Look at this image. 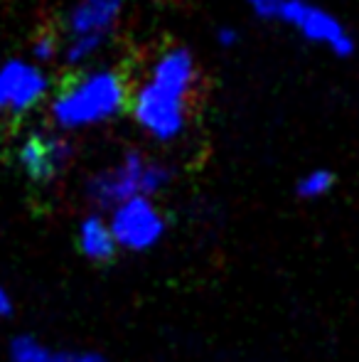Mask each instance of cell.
<instances>
[{
  "mask_svg": "<svg viewBox=\"0 0 359 362\" xmlns=\"http://www.w3.org/2000/svg\"><path fill=\"white\" fill-rule=\"evenodd\" d=\"M59 49V35L57 30H49V28H42L37 33V37H35L32 42V52L35 57L39 59V62H49V59L57 54Z\"/></svg>",
  "mask_w": 359,
  "mask_h": 362,
  "instance_id": "13",
  "label": "cell"
},
{
  "mask_svg": "<svg viewBox=\"0 0 359 362\" xmlns=\"http://www.w3.org/2000/svg\"><path fill=\"white\" fill-rule=\"evenodd\" d=\"M278 20L296 30L305 42L325 47L340 59L352 57L357 49L355 37L345 28V23L312 0H283Z\"/></svg>",
  "mask_w": 359,
  "mask_h": 362,
  "instance_id": "4",
  "label": "cell"
},
{
  "mask_svg": "<svg viewBox=\"0 0 359 362\" xmlns=\"http://www.w3.org/2000/svg\"><path fill=\"white\" fill-rule=\"evenodd\" d=\"M173 177L165 163L150 160L140 151H128L123 160L114 168L96 173L87 182V197L101 210H114L116 205L130 200V197H153L163 190Z\"/></svg>",
  "mask_w": 359,
  "mask_h": 362,
  "instance_id": "2",
  "label": "cell"
},
{
  "mask_svg": "<svg viewBox=\"0 0 359 362\" xmlns=\"http://www.w3.org/2000/svg\"><path fill=\"white\" fill-rule=\"evenodd\" d=\"M10 362H104V358L84 350H52L30 335H20L10 343Z\"/></svg>",
  "mask_w": 359,
  "mask_h": 362,
  "instance_id": "10",
  "label": "cell"
},
{
  "mask_svg": "<svg viewBox=\"0 0 359 362\" xmlns=\"http://www.w3.org/2000/svg\"><path fill=\"white\" fill-rule=\"evenodd\" d=\"M246 3H249L251 13H254L256 18L273 23V20H278V13H281L283 0H246Z\"/></svg>",
  "mask_w": 359,
  "mask_h": 362,
  "instance_id": "14",
  "label": "cell"
},
{
  "mask_svg": "<svg viewBox=\"0 0 359 362\" xmlns=\"http://www.w3.org/2000/svg\"><path fill=\"white\" fill-rule=\"evenodd\" d=\"M128 101L126 79L114 69H96L69 81L52 101V119L59 129H84L121 114Z\"/></svg>",
  "mask_w": 359,
  "mask_h": 362,
  "instance_id": "1",
  "label": "cell"
},
{
  "mask_svg": "<svg viewBox=\"0 0 359 362\" xmlns=\"http://www.w3.org/2000/svg\"><path fill=\"white\" fill-rule=\"evenodd\" d=\"M74 151L72 144L62 136L54 134H32L25 139V144L18 151L20 168L30 180L47 185V182L57 180L69 165Z\"/></svg>",
  "mask_w": 359,
  "mask_h": 362,
  "instance_id": "7",
  "label": "cell"
},
{
  "mask_svg": "<svg viewBox=\"0 0 359 362\" xmlns=\"http://www.w3.org/2000/svg\"><path fill=\"white\" fill-rule=\"evenodd\" d=\"M133 116L140 129L155 141H173L185 131L190 101L145 79L133 96Z\"/></svg>",
  "mask_w": 359,
  "mask_h": 362,
  "instance_id": "5",
  "label": "cell"
},
{
  "mask_svg": "<svg viewBox=\"0 0 359 362\" xmlns=\"http://www.w3.org/2000/svg\"><path fill=\"white\" fill-rule=\"evenodd\" d=\"M13 296H10V291L0 284V318H8V315H13Z\"/></svg>",
  "mask_w": 359,
  "mask_h": 362,
  "instance_id": "15",
  "label": "cell"
},
{
  "mask_svg": "<svg viewBox=\"0 0 359 362\" xmlns=\"http://www.w3.org/2000/svg\"><path fill=\"white\" fill-rule=\"evenodd\" d=\"M109 227L114 232L118 249L145 252L163 239L168 222H165L163 212L158 210V205H153L150 197L138 195L111 210Z\"/></svg>",
  "mask_w": 359,
  "mask_h": 362,
  "instance_id": "6",
  "label": "cell"
},
{
  "mask_svg": "<svg viewBox=\"0 0 359 362\" xmlns=\"http://www.w3.org/2000/svg\"><path fill=\"white\" fill-rule=\"evenodd\" d=\"M332 187H335V173L327 168H315V170H308L296 182V195L300 200H320Z\"/></svg>",
  "mask_w": 359,
  "mask_h": 362,
  "instance_id": "12",
  "label": "cell"
},
{
  "mask_svg": "<svg viewBox=\"0 0 359 362\" xmlns=\"http://www.w3.org/2000/svg\"><path fill=\"white\" fill-rule=\"evenodd\" d=\"M123 8V0H79L67 15V47L64 57L69 64L87 62L91 54L101 49V45L114 33L116 20Z\"/></svg>",
  "mask_w": 359,
  "mask_h": 362,
  "instance_id": "3",
  "label": "cell"
},
{
  "mask_svg": "<svg viewBox=\"0 0 359 362\" xmlns=\"http://www.w3.org/2000/svg\"><path fill=\"white\" fill-rule=\"evenodd\" d=\"M47 91V76L28 62L13 59L0 67V114L20 116Z\"/></svg>",
  "mask_w": 359,
  "mask_h": 362,
  "instance_id": "8",
  "label": "cell"
},
{
  "mask_svg": "<svg viewBox=\"0 0 359 362\" xmlns=\"http://www.w3.org/2000/svg\"><path fill=\"white\" fill-rule=\"evenodd\" d=\"M217 40H219L221 47H234V45L239 42V33L231 28H221L219 33H217Z\"/></svg>",
  "mask_w": 359,
  "mask_h": 362,
  "instance_id": "16",
  "label": "cell"
},
{
  "mask_svg": "<svg viewBox=\"0 0 359 362\" xmlns=\"http://www.w3.org/2000/svg\"><path fill=\"white\" fill-rule=\"evenodd\" d=\"M79 249L87 259L96 264H104V262H111L116 257V244L114 239V232L109 227V219L99 217V215H89L79 224Z\"/></svg>",
  "mask_w": 359,
  "mask_h": 362,
  "instance_id": "11",
  "label": "cell"
},
{
  "mask_svg": "<svg viewBox=\"0 0 359 362\" xmlns=\"http://www.w3.org/2000/svg\"><path fill=\"white\" fill-rule=\"evenodd\" d=\"M163 3H173V0H163Z\"/></svg>",
  "mask_w": 359,
  "mask_h": 362,
  "instance_id": "17",
  "label": "cell"
},
{
  "mask_svg": "<svg viewBox=\"0 0 359 362\" xmlns=\"http://www.w3.org/2000/svg\"><path fill=\"white\" fill-rule=\"evenodd\" d=\"M148 81L170 94L192 101L197 94V84H200V69L190 49L182 45H173V47H165L150 64Z\"/></svg>",
  "mask_w": 359,
  "mask_h": 362,
  "instance_id": "9",
  "label": "cell"
}]
</instances>
